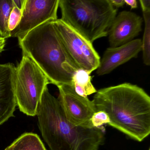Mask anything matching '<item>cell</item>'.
Here are the masks:
<instances>
[{"label":"cell","mask_w":150,"mask_h":150,"mask_svg":"<svg viewBox=\"0 0 150 150\" xmlns=\"http://www.w3.org/2000/svg\"><path fill=\"white\" fill-rule=\"evenodd\" d=\"M142 11H150V0H139Z\"/></svg>","instance_id":"19"},{"label":"cell","mask_w":150,"mask_h":150,"mask_svg":"<svg viewBox=\"0 0 150 150\" xmlns=\"http://www.w3.org/2000/svg\"><path fill=\"white\" fill-rule=\"evenodd\" d=\"M91 74L86 70L79 69L73 76L71 86L75 93L82 97H88L97 92L91 81Z\"/></svg>","instance_id":"12"},{"label":"cell","mask_w":150,"mask_h":150,"mask_svg":"<svg viewBox=\"0 0 150 150\" xmlns=\"http://www.w3.org/2000/svg\"><path fill=\"white\" fill-rule=\"evenodd\" d=\"M49 21L30 31L18 40L23 54L30 58L47 77L58 87L71 86L72 79L79 70L61 43L53 21Z\"/></svg>","instance_id":"3"},{"label":"cell","mask_w":150,"mask_h":150,"mask_svg":"<svg viewBox=\"0 0 150 150\" xmlns=\"http://www.w3.org/2000/svg\"><path fill=\"white\" fill-rule=\"evenodd\" d=\"M96 111L106 112L108 125L141 142L150 133V97L136 85L124 83L100 89L93 97Z\"/></svg>","instance_id":"1"},{"label":"cell","mask_w":150,"mask_h":150,"mask_svg":"<svg viewBox=\"0 0 150 150\" xmlns=\"http://www.w3.org/2000/svg\"><path fill=\"white\" fill-rule=\"evenodd\" d=\"M22 11L14 6L13 8L8 20V29L12 31L17 26L21 21Z\"/></svg>","instance_id":"17"},{"label":"cell","mask_w":150,"mask_h":150,"mask_svg":"<svg viewBox=\"0 0 150 150\" xmlns=\"http://www.w3.org/2000/svg\"><path fill=\"white\" fill-rule=\"evenodd\" d=\"M125 3L130 6L131 9H134L137 8V0H124Z\"/></svg>","instance_id":"21"},{"label":"cell","mask_w":150,"mask_h":150,"mask_svg":"<svg viewBox=\"0 0 150 150\" xmlns=\"http://www.w3.org/2000/svg\"><path fill=\"white\" fill-rule=\"evenodd\" d=\"M60 20L91 43L107 36L117 9L108 0H59Z\"/></svg>","instance_id":"4"},{"label":"cell","mask_w":150,"mask_h":150,"mask_svg":"<svg viewBox=\"0 0 150 150\" xmlns=\"http://www.w3.org/2000/svg\"><path fill=\"white\" fill-rule=\"evenodd\" d=\"M150 150V148H149V150Z\"/></svg>","instance_id":"23"},{"label":"cell","mask_w":150,"mask_h":150,"mask_svg":"<svg viewBox=\"0 0 150 150\" xmlns=\"http://www.w3.org/2000/svg\"><path fill=\"white\" fill-rule=\"evenodd\" d=\"M6 45V39L0 36V53L4 50Z\"/></svg>","instance_id":"22"},{"label":"cell","mask_w":150,"mask_h":150,"mask_svg":"<svg viewBox=\"0 0 150 150\" xmlns=\"http://www.w3.org/2000/svg\"><path fill=\"white\" fill-rule=\"evenodd\" d=\"M58 36L73 62L79 69L92 73L100 64V57L93 44L60 19L53 21Z\"/></svg>","instance_id":"6"},{"label":"cell","mask_w":150,"mask_h":150,"mask_svg":"<svg viewBox=\"0 0 150 150\" xmlns=\"http://www.w3.org/2000/svg\"><path fill=\"white\" fill-rule=\"evenodd\" d=\"M144 29L143 41H142V50L143 59L144 64L150 65V11H143Z\"/></svg>","instance_id":"15"},{"label":"cell","mask_w":150,"mask_h":150,"mask_svg":"<svg viewBox=\"0 0 150 150\" xmlns=\"http://www.w3.org/2000/svg\"><path fill=\"white\" fill-rule=\"evenodd\" d=\"M50 83L37 65L23 54L15 76V94L20 111L28 116L36 115L44 90Z\"/></svg>","instance_id":"5"},{"label":"cell","mask_w":150,"mask_h":150,"mask_svg":"<svg viewBox=\"0 0 150 150\" xmlns=\"http://www.w3.org/2000/svg\"><path fill=\"white\" fill-rule=\"evenodd\" d=\"M16 68L11 63L0 64V125L14 117L17 106L14 90Z\"/></svg>","instance_id":"10"},{"label":"cell","mask_w":150,"mask_h":150,"mask_svg":"<svg viewBox=\"0 0 150 150\" xmlns=\"http://www.w3.org/2000/svg\"><path fill=\"white\" fill-rule=\"evenodd\" d=\"M14 6L13 0H0V36L5 39L11 37L8 20Z\"/></svg>","instance_id":"14"},{"label":"cell","mask_w":150,"mask_h":150,"mask_svg":"<svg viewBox=\"0 0 150 150\" xmlns=\"http://www.w3.org/2000/svg\"><path fill=\"white\" fill-rule=\"evenodd\" d=\"M90 122L92 127L99 128L103 126L104 124H108L110 122L109 117L104 111H96L92 116Z\"/></svg>","instance_id":"16"},{"label":"cell","mask_w":150,"mask_h":150,"mask_svg":"<svg viewBox=\"0 0 150 150\" xmlns=\"http://www.w3.org/2000/svg\"><path fill=\"white\" fill-rule=\"evenodd\" d=\"M36 115L41 134L51 150H98L104 143V126L88 128L70 122L48 86L42 95Z\"/></svg>","instance_id":"2"},{"label":"cell","mask_w":150,"mask_h":150,"mask_svg":"<svg viewBox=\"0 0 150 150\" xmlns=\"http://www.w3.org/2000/svg\"><path fill=\"white\" fill-rule=\"evenodd\" d=\"M108 1L111 6L116 9L122 7L125 4L124 0H108Z\"/></svg>","instance_id":"18"},{"label":"cell","mask_w":150,"mask_h":150,"mask_svg":"<svg viewBox=\"0 0 150 150\" xmlns=\"http://www.w3.org/2000/svg\"><path fill=\"white\" fill-rule=\"evenodd\" d=\"M59 0H25L21 18L11 32L12 37L22 40L32 30L45 22L57 20Z\"/></svg>","instance_id":"7"},{"label":"cell","mask_w":150,"mask_h":150,"mask_svg":"<svg viewBox=\"0 0 150 150\" xmlns=\"http://www.w3.org/2000/svg\"><path fill=\"white\" fill-rule=\"evenodd\" d=\"M143 20L130 11H124L116 16L109 30L110 48H115L134 40L142 31Z\"/></svg>","instance_id":"9"},{"label":"cell","mask_w":150,"mask_h":150,"mask_svg":"<svg viewBox=\"0 0 150 150\" xmlns=\"http://www.w3.org/2000/svg\"><path fill=\"white\" fill-rule=\"evenodd\" d=\"M5 150H47L38 135L26 132L16 139Z\"/></svg>","instance_id":"13"},{"label":"cell","mask_w":150,"mask_h":150,"mask_svg":"<svg viewBox=\"0 0 150 150\" xmlns=\"http://www.w3.org/2000/svg\"><path fill=\"white\" fill-rule=\"evenodd\" d=\"M141 50L142 41L140 39H134L115 48H108L100 59L96 74L102 76L110 73L121 65L137 57Z\"/></svg>","instance_id":"11"},{"label":"cell","mask_w":150,"mask_h":150,"mask_svg":"<svg viewBox=\"0 0 150 150\" xmlns=\"http://www.w3.org/2000/svg\"><path fill=\"white\" fill-rule=\"evenodd\" d=\"M58 99L67 120L76 126L94 128L91 117L96 111L93 101L77 94L71 86L58 87Z\"/></svg>","instance_id":"8"},{"label":"cell","mask_w":150,"mask_h":150,"mask_svg":"<svg viewBox=\"0 0 150 150\" xmlns=\"http://www.w3.org/2000/svg\"><path fill=\"white\" fill-rule=\"evenodd\" d=\"M14 5L18 8L20 10L23 11L24 5H25V0H13Z\"/></svg>","instance_id":"20"}]
</instances>
